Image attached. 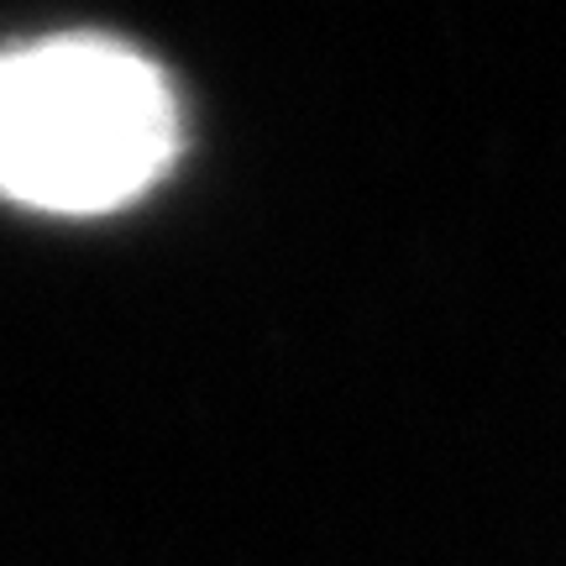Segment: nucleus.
<instances>
[{
  "mask_svg": "<svg viewBox=\"0 0 566 566\" xmlns=\"http://www.w3.org/2000/svg\"><path fill=\"white\" fill-rule=\"evenodd\" d=\"M179 153V101L153 59L111 38L0 48V200L105 216Z\"/></svg>",
  "mask_w": 566,
  "mask_h": 566,
  "instance_id": "nucleus-1",
  "label": "nucleus"
}]
</instances>
